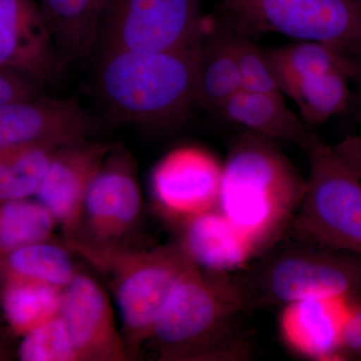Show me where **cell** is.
<instances>
[{
	"label": "cell",
	"mask_w": 361,
	"mask_h": 361,
	"mask_svg": "<svg viewBox=\"0 0 361 361\" xmlns=\"http://www.w3.org/2000/svg\"><path fill=\"white\" fill-rule=\"evenodd\" d=\"M306 190L307 179L276 141L246 132L223 164L217 208L260 255L290 229Z\"/></svg>",
	"instance_id": "2"
},
{
	"label": "cell",
	"mask_w": 361,
	"mask_h": 361,
	"mask_svg": "<svg viewBox=\"0 0 361 361\" xmlns=\"http://www.w3.org/2000/svg\"><path fill=\"white\" fill-rule=\"evenodd\" d=\"M176 243L192 264L218 273L243 270L258 256L255 247L219 209L183 223Z\"/></svg>",
	"instance_id": "16"
},
{
	"label": "cell",
	"mask_w": 361,
	"mask_h": 361,
	"mask_svg": "<svg viewBox=\"0 0 361 361\" xmlns=\"http://www.w3.org/2000/svg\"><path fill=\"white\" fill-rule=\"evenodd\" d=\"M94 122L73 99L33 97L0 106V149H61L89 141Z\"/></svg>",
	"instance_id": "11"
},
{
	"label": "cell",
	"mask_w": 361,
	"mask_h": 361,
	"mask_svg": "<svg viewBox=\"0 0 361 361\" xmlns=\"http://www.w3.org/2000/svg\"><path fill=\"white\" fill-rule=\"evenodd\" d=\"M39 82L23 73L0 68V106L37 97Z\"/></svg>",
	"instance_id": "28"
},
{
	"label": "cell",
	"mask_w": 361,
	"mask_h": 361,
	"mask_svg": "<svg viewBox=\"0 0 361 361\" xmlns=\"http://www.w3.org/2000/svg\"><path fill=\"white\" fill-rule=\"evenodd\" d=\"M223 20L253 37L277 33L320 42L360 68L361 0H217Z\"/></svg>",
	"instance_id": "5"
},
{
	"label": "cell",
	"mask_w": 361,
	"mask_h": 361,
	"mask_svg": "<svg viewBox=\"0 0 361 361\" xmlns=\"http://www.w3.org/2000/svg\"><path fill=\"white\" fill-rule=\"evenodd\" d=\"M332 148L337 156L361 178V133L345 135Z\"/></svg>",
	"instance_id": "30"
},
{
	"label": "cell",
	"mask_w": 361,
	"mask_h": 361,
	"mask_svg": "<svg viewBox=\"0 0 361 361\" xmlns=\"http://www.w3.org/2000/svg\"><path fill=\"white\" fill-rule=\"evenodd\" d=\"M142 193L135 163L125 149H111L90 183L75 238L68 248L87 262L106 252L130 246L140 222Z\"/></svg>",
	"instance_id": "8"
},
{
	"label": "cell",
	"mask_w": 361,
	"mask_h": 361,
	"mask_svg": "<svg viewBox=\"0 0 361 361\" xmlns=\"http://www.w3.org/2000/svg\"><path fill=\"white\" fill-rule=\"evenodd\" d=\"M361 353V301L353 299L341 336V353L344 360L358 357Z\"/></svg>",
	"instance_id": "29"
},
{
	"label": "cell",
	"mask_w": 361,
	"mask_h": 361,
	"mask_svg": "<svg viewBox=\"0 0 361 361\" xmlns=\"http://www.w3.org/2000/svg\"><path fill=\"white\" fill-rule=\"evenodd\" d=\"M56 227L51 214L37 199L0 201V257L21 247L51 240Z\"/></svg>",
	"instance_id": "24"
},
{
	"label": "cell",
	"mask_w": 361,
	"mask_h": 361,
	"mask_svg": "<svg viewBox=\"0 0 361 361\" xmlns=\"http://www.w3.org/2000/svg\"><path fill=\"white\" fill-rule=\"evenodd\" d=\"M199 44L166 51L103 49L99 96L111 113L129 122L149 127L179 122L196 104Z\"/></svg>",
	"instance_id": "3"
},
{
	"label": "cell",
	"mask_w": 361,
	"mask_h": 361,
	"mask_svg": "<svg viewBox=\"0 0 361 361\" xmlns=\"http://www.w3.org/2000/svg\"><path fill=\"white\" fill-rule=\"evenodd\" d=\"M223 164L208 149L183 146L159 161L149 180L157 210L176 226L217 208Z\"/></svg>",
	"instance_id": "10"
},
{
	"label": "cell",
	"mask_w": 361,
	"mask_h": 361,
	"mask_svg": "<svg viewBox=\"0 0 361 361\" xmlns=\"http://www.w3.org/2000/svg\"><path fill=\"white\" fill-rule=\"evenodd\" d=\"M250 304L235 273L190 264L171 289L146 345L164 361H236L252 355L241 324Z\"/></svg>",
	"instance_id": "1"
},
{
	"label": "cell",
	"mask_w": 361,
	"mask_h": 361,
	"mask_svg": "<svg viewBox=\"0 0 361 361\" xmlns=\"http://www.w3.org/2000/svg\"><path fill=\"white\" fill-rule=\"evenodd\" d=\"M106 0H39L54 45L75 59L92 51Z\"/></svg>",
	"instance_id": "19"
},
{
	"label": "cell",
	"mask_w": 361,
	"mask_h": 361,
	"mask_svg": "<svg viewBox=\"0 0 361 361\" xmlns=\"http://www.w3.org/2000/svg\"><path fill=\"white\" fill-rule=\"evenodd\" d=\"M307 152V190L290 229L303 241L361 256V178L320 137Z\"/></svg>",
	"instance_id": "7"
},
{
	"label": "cell",
	"mask_w": 361,
	"mask_h": 361,
	"mask_svg": "<svg viewBox=\"0 0 361 361\" xmlns=\"http://www.w3.org/2000/svg\"><path fill=\"white\" fill-rule=\"evenodd\" d=\"M358 115H360V121H361V110H360V113H358Z\"/></svg>",
	"instance_id": "33"
},
{
	"label": "cell",
	"mask_w": 361,
	"mask_h": 361,
	"mask_svg": "<svg viewBox=\"0 0 361 361\" xmlns=\"http://www.w3.org/2000/svg\"><path fill=\"white\" fill-rule=\"evenodd\" d=\"M111 147L90 141L56 149L35 197L51 214L70 245L77 233L90 183Z\"/></svg>",
	"instance_id": "13"
},
{
	"label": "cell",
	"mask_w": 361,
	"mask_h": 361,
	"mask_svg": "<svg viewBox=\"0 0 361 361\" xmlns=\"http://www.w3.org/2000/svg\"><path fill=\"white\" fill-rule=\"evenodd\" d=\"M108 278L122 316L130 357L146 345L157 316L183 271L191 264L177 243L106 252L90 263Z\"/></svg>",
	"instance_id": "6"
},
{
	"label": "cell",
	"mask_w": 361,
	"mask_h": 361,
	"mask_svg": "<svg viewBox=\"0 0 361 361\" xmlns=\"http://www.w3.org/2000/svg\"><path fill=\"white\" fill-rule=\"evenodd\" d=\"M235 37L236 32L221 18L199 44L196 104L207 111H219L223 104L241 90Z\"/></svg>",
	"instance_id": "18"
},
{
	"label": "cell",
	"mask_w": 361,
	"mask_h": 361,
	"mask_svg": "<svg viewBox=\"0 0 361 361\" xmlns=\"http://www.w3.org/2000/svg\"><path fill=\"white\" fill-rule=\"evenodd\" d=\"M219 113L247 132L273 141L291 142L306 151L319 137L288 108L280 92L239 90L223 104Z\"/></svg>",
	"instance_id": "17"
},
{
	"label": "cell",
	"mask_w": 361,
	"mask_h": 361,
	"mask_svg": "<svg viewBox=\"0 0 361 361\" xmlns=\"http://www.w3.org/2000/svg\"><path fill=\"white\" fill-rule=\"evenodd\" d=\"M235 52L242 90L282 94L265 49H260L250 37L236 32Z\"/></svg>",
	"instance_id": "27"
},
{
	"label": "cell",
	"mask_w": 361,
	"mask_h": 361,
	"mask_svg": "<svg viewBox=\"0 0 361 361\" xmlns=\"http://www.w3.org/2000/svg\"><path fill=\"white\" fill-rule=\"evenodd\" d=\"M9 357L8 348H7V343L6 337L0 330V361L7 360Z\"/></svg>",
	"instance_id": "32"
},
{
	"label": "cell",
	"mask_w": 361,
	"mask_h": 361,
	"mask_svg": "<svg viewBox=\"0 0 361 361\" xmlns=\"http://www.w3.org/2000/svg\"><path fill=\"white\" fill-rule=\"evenodd\" d=\"M63 289L13 276H0V307L14 334L25 336L59 315Z\"/></svg>",
	"instance_id": "20"
},
{
	"label": "cell",
	"mask_w": 361,
	"mask_h": 361,
	"mask_svg": "<svg viewBox=\"0 0 361 361\" xmlns=\"http://www.w3.org/2000/svg\"><path fill=\"white\" fill-rule=\"evenodd\" d=\"M280 90L285 94L294 85L327 71L343 68L355 78L356 66L329 45L295 40L266 51Z\"/></svg>",
	"instance_id": "21"
},
{
	"label": "cell",
	"mask_w": 361,
	"mask_h": 361,
	"mask_svg": "<svg viewBox=\"0 0 361 361\" xmlns=\"http://www.w3.org/2000/svg\"><path fill=\"white\" fill-rule=\"evenodd\" d=\"M61 313L80 361L130 360L108 294L94 277L77 271L63 288Z\"/></svg>",
	"instance_id": "12"
},
{
	"label": "cell",
	"mask_w": 361,
	"mask_h": 361,
	"mask_svg": "<svg viewBox=\"0 0 361 361\" xmlns=\"http://www.w3.org/2000/svg\"><path fill=\"white\" fill-rule=\"evenodd\" d=\"M355 296L312 298L285 304L279 334L287 348L312 360H341V336Z\"/></svg>",
	"instance_id": "15"
},
{
	"label": "cell",
	"mask_w": 361,
	"mask_h": 361,
	"mask_svg": "<svg viewBox=\"0 0 361 361\" xmlns=\"http://www.w3.org/2000/svg\"><path fill=\"white\" fill-rule=\"evenodd\" d=\"M358 358H360V360H361V353H360V356H358Z\"/></svg>",
	"instance_id": "34"
},
{
	"label": "cell",
	"mask_w": 361,
	"mask_h": 361,
	"mask_svg": "<svg viewBox=\"0 0 361 361\" xmlns=\"http://www.w3.org/2000/svg\"><path fill=\"white\" fill-rule=\"evenodd\" d=\"M348 71L336 68L308 78L292 87L284 96L290 97L307 126H320L341 115L353 103Z\"/></svg>",
	"instance_id": "23"
},
{
	"label": "cell",
	"mask_w": 361,
	"mask_h": 361,
	"mask_svg": "<svg viewBox=\"0 0 361 361\" xmlns=\"http://www.w3.org/2000/svg\"><path fill=\"white\" fill-rule=\"evenodd\" d=\"M301 241L271 248L236 272L251 310L360 293V255Z\"/></svg>",
	"instance_id": "4"
},
{
	"label": "cell",
	"mask_w": 361,
	"mask_h": 361,
	"mask_svg": "<svg viewBox=\"0 0 361 361\" xmlns=\"http://www.w3.org/2000/svg\"><path fill=\"white\" fill-rule=\"evenodd\" d=\"M71 253L65 244L51 240L21 247L0 257V276L25 278L63 289L78 271Z\"/></svg>",
	"instance_id": "22"
},
{
	"label": "cell",
	"mask_w": 361,
	"mask_h": 361,
	"mask_svg": "<svg viewBox=\"0 0 361 361\" xmlns=\"http://www.w3.org/2000/svg\"><path fill=\"white\" fill-rule=\"evenodd\" d=\"M209 27L202 0H106L103 49L166 51L195 47Z\"/></svg>",
	"instance_id": "9"
},
{
	"label": "cell",
	"mask_w": 361,
	"mask_h": 361,
	"mask_svg": "<svg viewBox=\"0 0 361 361\" xmlns=\"http://www.w3.org/2000/svg\"><path fill=\"white\" fill-rule=\"evenodd\" d=\"M353 82L355 85V92L353 94V102L360 106L361 110V65L360 68H358L357 71H356Z\"/></svg>",
	"instance_id": "31"
},
{
	"label": "cell",
	"mask_w": 361,
	"mask_h": 361,
	"mask_svg": "<svg viewBox=\"0 0 361 361\" xmlns=\"http://www.w3.org/2000/svg\"><path fill=\"white\" fill-rule=\"evenodd\" d=\"M56 149L40 146L0 149V201L35 196Z\"/></svg>",
	"instance_id": "25"
},
{
	"label": "cell",
	"mask_w": 361,
	"mask_h": 361,
	"mask_svg": "<svg viewBox=\"0 0 361 361\" xmlns=\"http://www.w3.org/2000/svg\"><path fill=\"white\" fill-rule=\"evenodd\" d=\"M56 63V45L39 4L0 0V68L42 82Z\"/></svg>",
	"instance_id": "14"
},
{
	"label": "cell",
	"mask_w": 361,
	"mask_h": 361,
	"mask_svg": "<svg viewBox=\"0 0 361 361\" xmlns=\"http://www.w3.org/2000/svg\"><path fill=\"white\" fill-rule=\"evenodd\" d=\"M18 355L23 361H80L61 313L25 334Z\"/></svg>",
	"instance_id": "26"
}]
</instances>
